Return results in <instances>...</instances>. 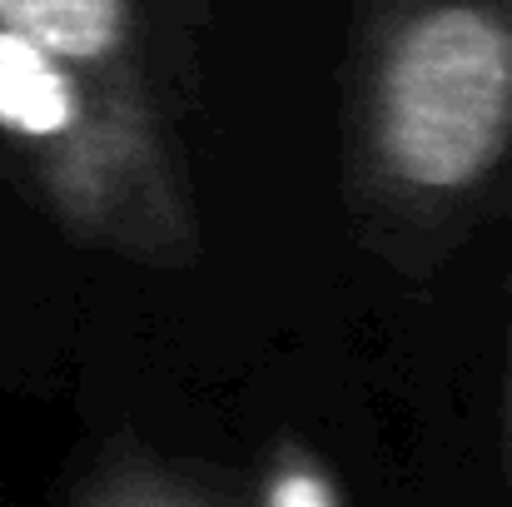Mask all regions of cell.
I'll return each instance as SVG.
<instances>
[{
  "label": "cell",
  "mask_w": 512,
  "mask_h": 507,
  "mask_svg": "<svg viewBox=\"0 0 512 507\" xmlns=\"http://www.w3.org/2000/svg\"><path fill=\"white\" fill-rule=\"evenodd\" d=\"M0 30L25 35L95 85L160 105V75L145 40L140 0H0ZM165 110V105H160Z\"/></svg>",
  "instance_id": "3"
},
{
  "label": "cell",
  "mask_w": 512,
  "mask_h": 507,
  "mask_svg": "<svg viewBox=\"0 0 512 507\" xmlns=\"http://www.w3.org/2000/svg\"><path fill=\"white\" fill-rule=\"evenodd\" d=\"M512 155V0H363L353 189L378 229L463 219Z\"/></svg>",
  "instance_id": "1"
},
{
  "label": "cell",
  "mask_w": 512,
  "mask_h": 507,
  "mask_svg": "<svg viewBox=\"0 0 512 507\" xmlns=\"http://www.w3.org/2000/svg\"><path fill=\"white\" fill-rule=\"evenodd\" d=\"M249 507H348L334 468L299 438H279L254 478Z\"/></svg>",
  "instance_id": "5"
},
{
  "label": "cell",
  "mask_w": 512,
  "mask_h": 507,
  "mask_svg": "<svg viewBox=\"0 0 512 507\" xmlns=\"http://www.w3.org/2000/svg\"><path fill=\"white\" fill-rule=\"evenodd\" d=\"M0 150L70 239L155 269L199 259L165 110L95 85L15 30H0Z\"/></svg>",
  "instance_id": "2"
},
{
  "label": "cell",
  "mask_w": 512,
  "mask_h": 507,
  "mask_svg": "<svg viewBox=\"0 0 512 507\" xmlns=\"http://www.w3.org/2000/svg\"><path fill=\"white\" fill-rule=\"evenodd\" d=\"M70 507H244L199 468L160 458L135 438H115L75 483Z\"/></svg>",
  "instance_id": "4"
},
{
  "label": "cell",
  "mask_w": 512,
  "mask_h": 507,
  "mask_svg": "<svg viewBox=\"0 0 512 507\" xmlns=\"http://www.w3.org/2000/svg\"><path fill=\"white\" fill-rule=\"evenodd\" d=\"M503 468L512 478V353H508V378H503Z\"/></svg>",
  "instance_id": "6"
}]
</instances>
